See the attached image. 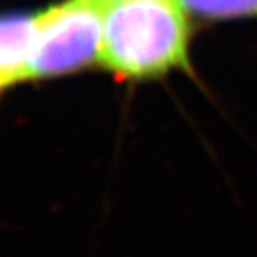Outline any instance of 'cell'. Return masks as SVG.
<instances>
[{"label":"cell","mask_w":257,"mask_h":257,"mask_svg":"<svg viewBox=\"0 0 257 257\" xmlns=\"http://www.w3.org/2000/svg\"><path fill=\"white\" fill-rule=\"evenodd\" d=\"M191 14L178 0H107L102 4L101 67L124 82L194 78Z\"/></svg>","instance_id":"6da1fadb"},{"label":"cell","mask_w":257,"mask_h":257,"mask_svg":"<svg viewBox=\"0 0 257 257\" xmlns=\"http://www.w3.org/2000/svg\"><path fill=\"white\" fill-rule=\"evenodd\" d=\"M36 14L30 81L58 79L101 67V2L59 0Z\"/></svg>","instance_id":"7a4b0ae2"},{"label":"cell","mask_w":257,"mask_h":257,"mask_svg":"<svg viewBox=\"0 0 257 257\" xmlns=\"http://www.w3.org/2000/svg\"><path fill=\"white\" fill-rule=\"evenodd\" d=\"M36 11L4 14L0 24V90L30 82V65L36 34Z\"/></svg>","instance_id":"3957f363"},{"label":"cell","mask_w":257,"mask_h":257,"mask_svg":"<svg viewBox=\"0 0 257 257\" xmlns=\"http://www.w3.org/2000/svg\"><path fill=\"white\" fill-rule=\"evenodd\" d=\"M191 17L208 22L257 19V0H178Z\"/></svg>","instance_id":"277c9868"},{"label":"cell","mask_w":257,"mask_h":257,"mask_svg":"<svg viewBox=\"0 0 257 257\" xmlns=\"http://www.w3.org/2000/svg\"><path fill=\"white\" fill-rule=\"evenodd\" d=\"M98 2H101V4H104V2H107V0H98Z\"/></svg>","instance_id":"5b68a950"}]
</instances>
